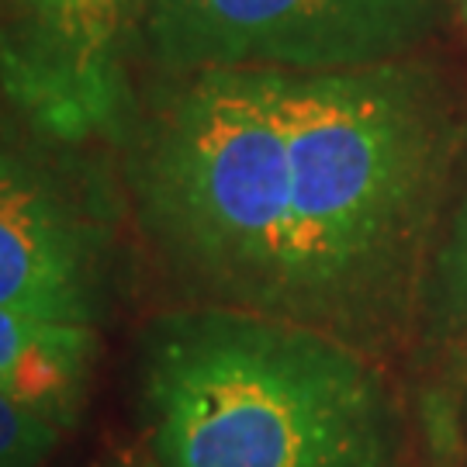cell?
I'll return each instance as SVG.
<instances>
[{
    "label": "cell",
    "mask_w": 467,
    "mask_h": 467,
    "mask_svg": "<svg viewBox=\"0 0 467 467\" xmlns=\"http://www.w3.org/2000/svg\"><path fill=\"white\" fill-rule=\"evenodd\" d=\"M156 250L204 305L298 322L281 73L173 77L132 163Z\"/></svg>",
    "instance_id": "3957f363"
},
{
    "label": "cell",
    "mask_w": 467,
    "mask_h": 467,
    "mask_svg": "<svg viewBox=\"0 0 467 467\" xmlns=\"http://www.w3.org/2000/svg\"><path fill=\"white\" fill-rule=\"evenodd\" d=\"M298 322L364 347L399 322L430 274L447 198L457 115L416 56L281 73Z\"/></svg>",
    "instance_id": "6da1fadb"
},
{
    "label": "cell",
    "mask_w": 467,
    "mask_h": 467,
    "mask_svg": "<svg viewBox=\"0 0 467 467\" xmlns=\"http://www.w3.org/2000/svg\"><path fill=\"white\" fill-rule=\"evenodd\" d=\"M108 467H160L156 464V457H142V453H125V457H118L115 464Z\"/></svg>",
    "instance_id": "30bf717a"
},
{
    "label": "cell",
    "mask_w": 467,
    "mask_h": 467,
    "mask_svg": "<svg viewBox=\"0 0 467 467\" xmlns=\"http://www.w3.org/2000/svg\"><path fill=\"white\" fill-rule=\"evenodd\" d=\"M150 0H0V90L52 139L121 132L125 38Z\"/></svg>",
    "instance_id": "5b68a950"
},
{
    "label": "cell",
    "mask_w": 467,
    "mask_h": 467,
    "mask_svg": "<svg viewBox=\"0 0 467 467\" xmlns=\"http://www.w3.org/2000/svg\"><path fill=\"white\" fill-rule=\"evenodd\" d=\"M146 42L170 77L208 69L347 73L409 59L440 25L436 0H150Z\"/></svg>",
    "instance_id": "277c9868"
},
{
    "label": "cell",
    "mask_w": 467,
    "mask_h": 467,
    "mask_svg": "<svg viewBox=\"0 0 467 467\" xmlns=\"http://www.w3.org/2000/svg\"><path fill=\"white\" fill-rule=\"evenodd\" d=\"M100 353L98 326L0 305V395L73 426Z\"/></svg>",
    "instance_id": "52a82bcc"
},
{
    "label": "cell",
    "mask_w": 467,
    "mask_h": 467,
    "mask_svg": "<svg viewBox=\"0 0 467 467\" xmlns=\"http://www.w3.org/2000/svg\"><path fill=\"white\" fill-rule=\"evenodd\" d=\"M67 426L0 395V467H42Z\"/></svg>",
    "instance_id": "9c48e42d"
},
{
    "label": "cell",
    "mask_w": 467,
    "mask_h": 467,
    "mask_svg": "<svg viewBox=\"0 0 467 467\" xmlns=\"http://www.w3.org/2000/svg\"><path fill=\"white\" fill-rule=\"evenodd\" d=\"M139 399L160 467H395L401 422L364 347L198 305L150 322Z\"/></svg>",
    "instance_id": "7a4b0ae2"
},
{
    "label": "cell",
    "mask_w": 467,
    "mask_h": 467,
    "mask_svg": "<svg viewBox=\"0 0 467 467\" xmlns=\"http://www.w3.org/2000/svg\"><path fill=\"white\" fill-rule=\"evenodd\" d=\"M426 339L467 399V198L422 284Z\"/></svg>",
    "instance_id": "ba28073f"
},
{
    "label": "cell",
    "mask_w": 467,
    "mask_h": 467,
    "mask_svg": "<svg viewBox=\"0 0 467 467\" xmlns=\"http://www.w3.org/2000/svg\"><path fill=\"white\" fill-rule=\"evenodd\" d=\"M100 301V225L49 170L0 150V305L98 326Z\"/></svg>",
    "instance_id": "8992f818"
},
{
    "label": "cell",
    "mask_w": 467,
    "mask_h": 467,
    "mask_svg": "<svg viewBox=\"0 0 467 467\" xmlns=\"http://www.w3.org/2000/svg\"><path fill=\"white\" fill-rule=\"evenodd\" d=\"M461 4V15H464V21H467V0H457Z\"/></svg>",
    "instance_id": "8fae6325"
}]
</instances>
